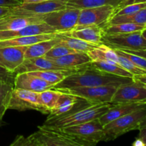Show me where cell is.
I'll return each instance as SVG.
<instances>
[{
  "mask_svg": "<svg viewBox=\"0 0 146 146\" xmlns=\"http://www.w3.org/2000/svg\"><path fill=\"white\" fill-rule=\"evenodd\" d=\"M61 91L57 89L45 90L39 92V100L45 113H49L50 111L54 108Z\"/></svg>",
  "mask_w": 146,
  "mask_h": 146,
  "instance_id": "cell-30",
  "label": "cell"
},
{
  "mask_svg": "<svg viewBox=\"0 0 146 146\" xmlns=\"http://www.w3.org/2000/svg\"><path fill=\"white\" fill-rule=\"evenodd\" d=\"M77 52L75 50L71 49L66 46L61 45V44H56L53 48H51L46 54H45L44 57L49 59H54V58H59V57L64 56L71 53Z\"/></svg>",
  "mask_w": 146,
  "mask_h": 146,
  "instance_id": "cell-33",
  "label": "cell"
},
{
  "mask_svg": "<svg viewBox=\"0 0 146 146\" xmlns=\"http://www.w3.org/2000/svg\"><path fill=\"white\" fill-rule=\"evenodd\" d=\"M58 33H48L38 35L29 36L16 37V38H8V39L0 40V48L7 46H23L30 44H35L39 41L54 38L56 37Z\"/></svg>",
  "mask_w": 146,
  "mask_h": 146,
  "instance_id": "cell-21",
  "label": "cell"
},
{
  "mask_svg": "<svg viewBox=\"0 0 146 146\" xmlns=\"http://www.w3.org/2000/svg\"><path fill=\"white\" fill-rule=\"evenodd\" d=\"M101 42L115 49L146 50V40L143 37L141 31L121 34L102 32Z\"/></svg>",
  "mask_w": 146,
  "mask_h": 146,
  "instance_id": "cell-5",
  "label": "cell"
},
{
  "mask_svg": "<svg viewBox=\"0 0 146 146\" xmlns=\"http://www.w3.org/2000/svg\"><path fill=\"white\" fill-rule=\"evenodd\" d=\"M43 22L42 16L24 17L7 14L0 19V31H12L24 28L30 24Z\"/></svg>",
  "mask_w": 146,
  "mask_h": 146,
  "instance_id": "cell-18",
  "label": "cell"
},
{
  "mask_svg": "<svg viewBox=\"0 0 146 146\" xmlns=\"http://www.w3.org/2000/svg\"><path fill=\"white\" fill-rule=\"evenodd\" d=\"M21 4V0H0V7H12Z\"/></svg>",
  "mask_w": 146,
  "mask_h": 146,
  "instance_id": "cell-39",
  "label": "cell"
},
{
  "mask_svg": "<svg viewBox=\"0 0 146 146\" xmlns=\"http://www.w3.org/2000/svg\"><path fill=\"white\" fill-rule=\"evenodd\" d=\"M60 129L76 137L86 146L96 145L101 141H104L105 138L104 125L100 123L98 118Z\"/></svg>",
  "mask_w": 146,
  "mask_h": 146,
  "instance_id": "cell-6",
  "label": "cell"
},
{
  "mask_svg": "<svg viewBox=\"0 0 146 146\" xmlns=\"http://www.w3.org/2000/svg\"><path fill=\"white\" fill-rule=\"evenodd\" d=\"M58 40L56 36V37L51 39L44 40L27 46L24 53V58L26 59L44 56L45 54L58 43Z\"/></svg>",
  "mask_w": 146,
  "mask_h": 146,
  "instance_id": "cell-23",
  "label": "cell"
},
{
  "mask_svg": "<svg viewBox=\"0 0 146 146\" xmlns=\"http://www.w3.org/2000/svg\"><path fill=\"white\" fill-rule=\"evenodd\" d=\"M122 23H133L146 25V7L132 14L125 15L115 14L108 19L106 24H115Z\"/></svg>",
  "mask_w": 146,
  "mask_h": 146,
  "instance_id": "cell-26",
  "label": "cell"
},
{
  "mask_svg": "<svg viewBox=\"0 0 146 146\" xmlns=\"http://www.w3.org/2000/svg\"><path fill=\"white\" fill-rule=\"evenodd\" d=\"M133 80L135 82L140 83L141 84L146 86V74H141V75H134Z\"/></svg>",
  "mask_w": 146,
  "mask_h": 146,
  "instance_id": "cell-40",
  "label": "cell"
},
{
  "mask_svg": "<svg viewBox=\"0 0 146 146\" xmlns=\"http://www.w3.org/2000/svg\"><path fill=\"white\" fill-rule=\"evenodd\" d=\"M146 106L145 104H142L139 102L134 103H124V104H116L107 111L106 113L101 115L98 120L103 125L108 123L111 121H114L120 117L130 113L131 112L140 109Z\"/></svg>",
  "mask_w": 146,
  "mask_h": 146,
  "instance_id": "cell-19",
  "label": "cell"
},
{
  "mask_svg": "<svg viewBox=\"0 0 146 146\" xmlns=\"http://www.w3.org/2000/svg\"><path fill=\"white\" fill-rule=\"evenodd\" d=\"M90 65L94 68H97L104 72L113 75L118 76L122 77H128L133 78V75L131 72L121 66L120 64L115 62H108L103 61H91Z\"/></svg>",
  "mask_w": 146,
  "mask_h": 146,
  "instance_id": "cell-25",
  "label": "cell"
},
{
  "mask_svg": "<svg viewBox=\"0 0 146 146\" xmlns=\"http://www.w3.org/2000/svg\"><path fill=\"white\" fill-rule=\"evenodd\" d=\"M116 54H118V64H120L121 66L123 67L128 71L131 72L133 75H141V74H146L145 70L138 67V66L135 65L134 63H133L128 58H126L125 56H124L121 55V54H118L117 52Z\"/></svg>",
  "mask_w": 146,
  "mask_h": 146,
  "instance_id": "cell-32",
  "label": "cell"
},
{
  "mask_svg": "<svg viewBox=\"0 0 146 146\" xmlns=\"http://www.w3.org/2000/svg\"><path fill=\"white\" fill-rule=\"evenodd\" d=\"M145 7H146V2L129 4V5L125 6L124 7L121 8V9L117 11L113 15H115V14H117V15H125V14H132V13L135 12L137 11H139L140 9H141L143 8H145Z\"/></svg>",
  "mask_w": 146,
  "mask_h": 146,
  "instance_id": "cell-35",
  "label": "cell"
},
{
  "mask_svg": "<svg viewBox=\"0 0 146 146\" xmlns=\"http://www.w3.org/2000/svg\"><path fill=\"white\" fill-rule=\"evenodd\" d=\"M14 88V84L0 79V126L4 124L3 118L9 109L10 97Z\"/></svg>",
  "mask_w": 146,
  "mask_h": 146,
  "instance_id": "cell-27",
  "label": "cell"
},
{
  "mask_svg": "<svg viewBox=\"0 0 146 146\" xmlns=\"http://www.w3.org/2000/svg\"><path fill=\"white\" fill-rule=\"evenodd\" d=\"M120 1L121 0H68L66 7H74L79 9L104 5H112L116 7Z\"/></svg>",
  "mask_w": 146,
  "mask_h": 146,
  "instance_id": "cell-29",
  "label": "cell"
},
{
  "mask_svg": "<svg viewBox=\"0 0 146 146\" xmlns=\"http://www.w3.org/2000/svg\"><path fill=\"white\" fill-rule=\"evenodd\" d=\"M92 61H103L118 64V54L115 50L104 44H101L96 48L87 52Z\"/></svg>",
  "mask_w": 146,
  "mask_h": 146,
  "instance_id": "cell-24",
  "label": "cell"
},
{
  "mask_svg": "<svg viewBox=\"0 0 146 146\" xmlns=\"http://www.w3.org/2000/svg\"><path fill=\"white\" fill-rule=\"evenodd\" d=\"M51 60L57 65L67 68H84L88 66L92 61L88 54L86 52L71 53Z\"/></svg>",
  "mask_w": 146,
  "mask_h": 146,
  "instance_id": "cell-20",
  "label": "cell"
},
{
  "mask_svg": "<svg viewBox=\"0 0 146 146\" xmlns=\"http://www.w3.org/2000/svg\"><path fill=\"white\" fill-rule=\"evenodd\" d=\"M145 99V86L133 81L118 86L111 103L116 104L139 102L141 104Z\"/></svg>",
  "mask_w": 146,
  "mask_h": 146,
  "instance_id": "cell-11",
  "label": "cell"
},
{
  "mask_svg": "<svg viewBox=\"0 0 146 146\" xmlns=\"http://www.w3.org/2000/svg\"><path fill=\"white\" fill-rule=\"evenodd\" d=\"M117 53L121 54V55L124 56L126 58H128V59L131 60L133 63L135 64L136 66H138L140 68H143V69L145 70L146 71V58L144 57L140 56L135 55V54H131V53L126 52V51H122V50L120 49H115L113 48Z\"/></svg>",
  "mask_w": 146,
  "mask_h": 146,
  "instance_id": "cell-34",
  "label": "cell"
},
{
  "mask_svg": "<svg viewBox=\"0 0 146 146\" xmlns=\"http://www.w3.org/2000/svg\"><path fill=\"white\" fill-rule=\"evenodd\" d=\"M57 38L58 40L57 44L66 46L71 49L75 50L77 52L87 53L100 45V44L88 42V41H84L79 38H74L69 36L65 35L61 32H58L57 34Z\"/></svg>",
  "mask_w": 146,
  "mask_h": 146,
  "instance_id": "cell-22",
  "label": "cell"
},
{
  "mask_svg": "<svg viewBox=\"0 0 146 146\" xmlns=\"http://www.w3.org/2000/svg\"><path fill=\"white\" fill-rule=\"evenodd\" d=\"M133 145L135 146H146V127L140 128L138 138L135 139Z\"/></svg>",
  "mask_w": 146,
  "mask_h": 146,
  "instance_id": "cell-37",
  "label": "cell"
},
{
  "mask_svg": "<svg viewBox=\"0 0 146 146\" xmlns=\"http://www.w3.org/2000/svg\"><path fill=\"white\" fill-rule=\"evenodd\" d=\"M91 64V63H90ZM133 78L113 75L104 72L91 65L77 72L66 76L64 80L54 86V89L64 90L69 88L94 87L99 86L113 85L119 86L123 84L133 81Z\"/></svg>",
  "mask_w": 146,
  "mask_h": 146,
  "instance_id": "cell-1",
  "label": "cell"
},
{
  "mask_svg": "<svg viewBox=\"0 0 146 146\" xmlns=\"http://www.w3.org/2000/svg\"><path fill=\"white\" fill-rule=\"evenodd\" d=\"M146 25L145 24L122 23L115 24H106L102 27V32L104 34H121L137 31H142Z\"/></svg>",
  "mask_w": 146,
  "mask_h": 146,
  "instance_id": "cell-28",
  "label": "cell"
},
{
  "mask_svg": "<svg viewBox=\"0 0 146 146\" xmlns=\"http://www.w3.org/2000/svg\"><path fill=\"white\" fill-rule=\"evenodd\" d=\"M56 29L44 22L30 24L24 28L12 31H0V40L8 39L16 37L29 36L48 33H58Z\"/></svg>",
  "mask_w": 146,
  "mask_h": 146,
  "instance_id": "cell-16",
  "label": "cell"
},
{
  "mask_svg": "<svg viewBox=\"0 0 146 146\" xmlns=\"http://www.w3.org/2000/svg\"><path fill=\"white\" fill-rule=\"evenodd\" d=\"M113 104H93L83 107L70 113L59 116H48L43 125L49 128H64L71 125H78L99 118L106 113Z\"/></svg>",
  "mask_w": 146,
  "mask_h": 146,
  "instance_id": "cell-3",
  "label": "cell"
},
{
  "mask_svg": "<svg viewBox=\"0 0 146 146\" xmlns=\"http://www.w3.org/2000/svg\"><path fill=\"white\" fill-rule=\"evenodd\" d=\"M122 51L135 54V55L140 56L144 57L146 58V50H122Z\"/></svg>",
  "mask_w": 146,
  "mask_h": 146,
  "instance_id": "cell-41",
  "label": "cell"
},
{
  "mask_svg": "<svg viewBox=\"0 0 146 146\" xmlns=\"http://www.w3.org/2000/svg\"><path fill=\"white\" fill-rule=\"evenodd\" d=\"M141 104H145V105H146V99L145 100V101H143V102L141 103Z\"/></svg>",
  "mask_w": 146,
  "mask_h": 146,
  "instance_id": "cell-46",
  "label": "cell"
},
{
  "mask_svg": "<svg viewBox=\"0 0 146 146\" xmlns=\"http://www.w3.org/2000/svg\"><path fill=\"white\" fill-rule=\"evenodd\" d=\"M85 68V67H84ZM81 68H67L57 65L52 60L45 57H37V58H26L22 64L17 68L16 74L24 72H30L35 71H63L68 75L77 72Z\"/></svg>",
  "mask_w": 146,
  "mask_h": 146,
  "instance_id": "cell-13",
  "label": "cell"
},
{
  "mask_svg": "<svg viewBox=\"0 0 146 146\" xmlns=\"http://www.w3.org/2000/svg\"><path fill=\"white\" fill-rule=\"evenodd\" d=\"M64 34L79 38L93 44H101L102 38V27L98 25H76L74 28Z\"/></svg>",
  "mask_w": 146,
  "mask_h": 146,
  "instance_id": "cell-17",
  "label": "cell"
},
{
  "mask_svg": "<svg viewBox=\"0 0 146 146\" xmlns=\"http://www.w3.org/2000/svg\"><path fill=\"white\" fill-rule=\"evenodd\" d=\"M68 0H46L38 3L21 4L11 8L9 14L24 17H38L66 7Z\"/></svg>",
  "mask_w": 146,
  "mask_h": 146,
  "instance_id": "cell-9",
  "label": "cell"
},
{
  "mask_svg": "<svg viewBox=\"0 0 146 146\" xmlns=\"http://www.w3.org/2000/svg\"><path fill=\"white\" fill-rule=\"evenodd\" d=\"M46 0H21V4H31V3H38Z\"/></svg>",
  "mask_w": 146,
  "mask_h": 146,
  "instance_id": "cell-43",
  "label": "cell"
},
{
  "mask_svg": "<svg viewBox=\"0 0 146 146\" xmlns=\"http://www.w3.org/2000/svg\"><path fill=\"white\" fill-rule=\"evenodd\" d=\"M141 34H142L143 37L146 40V27H145V28L141 31Z\"/></svg>",
  "mask_w": 146,
  "mask_h": 146,
  "instance_id": "cell-45",
  "label": "cell"
},
{
  "mask_svg": "<svg viewBox=\"0 0 146 146\" xmlns=\"http://www.w3.org/2000/svg\"><path fill=\"white\" fill-rule=\"evenodd\" d=\"M15 76V72H11V71H8L6 68H4V67L0 66V79L4 80V81L14 84Z\"/></svg>",
  "mask_w": 146,
  "mask_h": 146,
  "instance_id": "cell-36",
  "label": "cell"
},
{
  "mask_svg": "<svg viewBox=\"0 0 146 146\" xmlns=\"http://www.w3.org/2000/svg\"><path fill=\"white\" fill-rule=\"evenodd\" d=\"M146 115V106L111 121L104 126V141H113L126 133L138 130Z\"/></svg>",
  "mask_w": 146,
  "mask_h": 146,
  "instance_id": "cell-4",
  "label": "cell"
},
{
  "mask_svg": "<svg viewBox=\"0 0 146 146\" xmlns=\"http://www.w3.org/2000/svg\"><path fill=\"white\" fill-rule=\"evenodd\" d=\"M54 86L29 72L16 74L14 78V88H20L39 93L45 90L54 88Z\"/></svg>",
  "mask_w": 146,
  "mask_h": 146,
  "instance_id": "cell-15",
  "label": "cell"
},
{
  "mask_svg": "<svg viewBox=\"0 0 146 146\" xmlns=\"http://www.w3.org/2000/svg\"><path fill=\"white\" fill-rule=\"evenodd\" d=\"M145 127H146V115H145V118L142 120V121L141 122V123H140L139 128H138V130H139L140 128H145Z\"/></svg>",
  "mask_w": 146,
  "mask_h": 146,
  "instance_id": "cell-44",
  "label": "cell"
},
{
  "mask_svg": "<svg viewBox=\"0 0 146 146\" xmlns=\"http://www.w3.org/2000/svg\"><path fill=\"white\" fill-rule=\"evenodd\" d=\"M79 9L66 7L42 16L43 22L54 27L58 32H66L77 25Z\"/></svg>",
  "mask_w": 146,
  "mask_h": 146,
  "instance_id": "cell-8",
  "label": "cell"
},
{
  "mask_svg": "<svg viewBox=\"0 0 146 146\" xmlns=\"http://www.w3.org/2000/svg\"><path fill=\"white\" fill-rule=\"evenodd\" d=\"M26 46H7L0 48V66L8 71L15 72L24 61Z\"/></svg>",
  "mask_w": 146,
  "mask_h": 146,
  "instance_id": "cell-14",
  "label": "cell"
},
{
  "mask_svg": "<svg viewBox=\"0 0 146 146\" xmlns=\"http://www.w3.org/2000/svg\"><path fill=\"white\" fill-rule=\"evenodd\" d=\"M29 73L41 78L53 86L56 85L62 80H64L66 76H68L66 73L58 71H30Z\"/></svg>",
  "mask_w": 146,
  "mask_h": 146,
  "instance_id": "cell-31",
  "label": "cell"
},
{
  "mask_svg": "<svg viewBox=\"0 0 146 146\" xmlns=\"http://www.w3.org/2000/svg\"><path fill=\"white\" fill-rule=\"evenodd\" d=\"M115 7L112 5L80 9L77 25H98L103 27L113 15Z\"/></svg>",
  "mask_w": 146,
  "mask_h": 146,
  "instance_id": "cell-12",
  "label": "cell"
},
{
  "mask_svg": "<svg viewBox=\"0 0 146 146\" xmlns=\"http://www.w3.org/2000/svg\"><path fill=\"white\" fill-rule=\"evenodd\" d=\"M118 86L113 85L99 86L94 87L69 88L58 90L83 98L90 104H101L111 103Z\"/></svg>",
  "mask_w": 146,
  "mask_h": 146,
  "instance_id": "cell-7",
  "label": "cell"
},
{
  "mask_svg": "<svg viewBox=\"0 0 146 146\" xmlns=\"http://www.w3.org/2000/svg\"><path fill=\"white\" fill-rule=\"evenodd\" d=\"M142 2H146V0H121L120 2L118 3V5H117V7H115L114 14H115L117 11L121 9V8L125 7V6L129 5V4H137V3H142Z\"/></svg>",
  "mask_w": 146,
  "mask_h": 146,
  "instance_id": "cell-38",
  "label": "cell"
},
{
  "mask_svg": "<svg viewBox=\"0 0 146 146\" xmlns=\"http://www.w3.org/2000/svg\"><path fill=\"white\" fill-rule=\"evenodd\" d=\"M9 109L19 111L35 110L45 113L40 103L39 93L20 88H13L9 104Z\"/></svg>",
  "mask_w": 146,
  "mask_h": 146,
  "instance_id": "cell-10",
  "label": "cell"
},
{
  "mask_svg": "<svg viewBox=\"0 0 146 146\" xmlns=\"http://www.w3.org/2000/svg\"><path fill=\"white\" fill-rule=\"evenodd\" d=\"M11 146H86L76 137L60 128L40 125L34 133L26 137L18 135Z\"/></svg>",
  "mask_w": 146,
  "mask_h": 146,
  "instance_id": "cell-2",
  "label": "cell"
},
{
  "mask_svg": "<svg viewBox=\"0 0 146 146\" xmlns=\"http://www.w3.org/2000/svg\"><path fill=\"white\" fill-rule=\"evenodd\" d=\"M10 10H11L10 7H0V19L9 14V13L10 12Z\"/></svg>",
  "mask_w": 146,
  "mask_h": 146,
  "instance_id": "cell-42",
  "label": "cell"
}]
</instances>
